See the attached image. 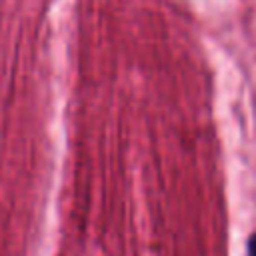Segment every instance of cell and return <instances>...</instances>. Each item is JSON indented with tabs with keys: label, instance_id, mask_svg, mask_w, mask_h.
I'll list each match as a JSON object with an SVG mask.
<instances>
[{
	"label": "cell",
	"instance_id": "6da1fadb",
	"mask_svg": "<svg viewBox=\"0 0 256 256\" xmlns=\"http://www.w3.org/2000/svg\"><path fill=\"white\" fill-rule=\"evenodd\" d=\"M248 256H256V232L248 238Z\"/></svg>",
	"mask_w": 256,
	"mask_h": 256
}]
</instances>
